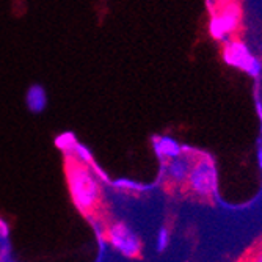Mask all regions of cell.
<instances>
[{
	"label": "cell",
	"instance_id": "1",
	"mask_svg": "<svg viewBox=\"0 0 262 262\" xmlns=\"http://www.w3.org/2000/svg\"><path fill=\"white\" fill-rule=\"evenodd\" d=\"M66 174L71 193L80 212L102 222V188L85 160L77 156H69L66 160Z\"/></svg>",
	"mask_w": 262,
	"mask_h": 262
},
{
	"label": "cell",
	"instance_id": "2",
	"mask_svg": "<svg viewBox=\"0 0 262 262\" xmlns=\"http://www.w3.org/2000/svg\"><path fill=\"white\" fill-rule=\"evenodd\" d=\"M190 190L201 198H209L217 192V170L209 157H201L192 163V168L187 176Z\"/></svg>",
	"mask_w": 262,
	"mask_h": 262
},
{
	"label": "cell",
	"instance_id": "3",
	"mask_svg": "<svg viewBox=\"0 0 262 262\" xmlns=\"http://www.w3.org/2000/svg\"><path fill=\"white\" fill-rule=\"evenodd\" d=\"M105 234L116 250L127 256H137L140 251L138 239L130 232V229L123 223H113L105 228Z\"/></svg>",
	"mask_w": 262,
	"mask_h": 262
},
{
	"label": "cell",
	"instance_id": "4",
	"mask_svg": "<svg viewBox=\"0 0 262 262\" xmlns=\"http://www.w3.org/2000/svg\"><path fill=\"white\" fill-rule=\"evenodd\" d=\"M226 52H228L226 54V60L229 63H232L234 66H239V68L245 69L247 73H250L253 76H256L259 73L260 66H259L257 60L248 52V49L244 44L234 42V44H231L228 47Z\"/></svg>",
	"mask_w": 262,
	"mask_h": 262
},
{
	"label": "cell",
	"instance_id": "5",
	"mask_svg": "<svg viewBox=\"0 0 262 262\" xmlns=\"http://www.w3.org/2000/svg\"><path fill=\"white\" fill-rule=\"evenodd\" d=\"M239 19H241L239 8H237V7L226 8L223 13L215 16V17H213V20H212V32H213V35L222 38L226 33L232 32L237 27V24H239Z\"/></svg>",
	"mask_w": 262,
	"mask_h": 262
},
{
	"label": "cell",
	"instance_id": "6",
	"mask_svg": "<svg viewBox=\"0 0 262 262\" xmlns=\"http://www.w3.org/2000/svg\"><path fill=\"white\" fill-rule=\"evenodd\" d=\"M248 262H262V248L257 250L256 253H253V256L250 257Z\"/></svg>",
	"mask_w": 262,
	"mask_h": 262
},
{
	"label": "cell",
	"instance_id": "7",
	"mask_svg": "<svg viewBox=\"0 0 262 262\" xmlns=\"http://www.w3.org/2000/svg\"><path fill=\"white\" fill-rule=\"evenodd\" d=\"M259 163L262 166V149H259Z\"/></svg>",
	"mask_w": 262,
	"mask_h": 262
}]
</instances>
